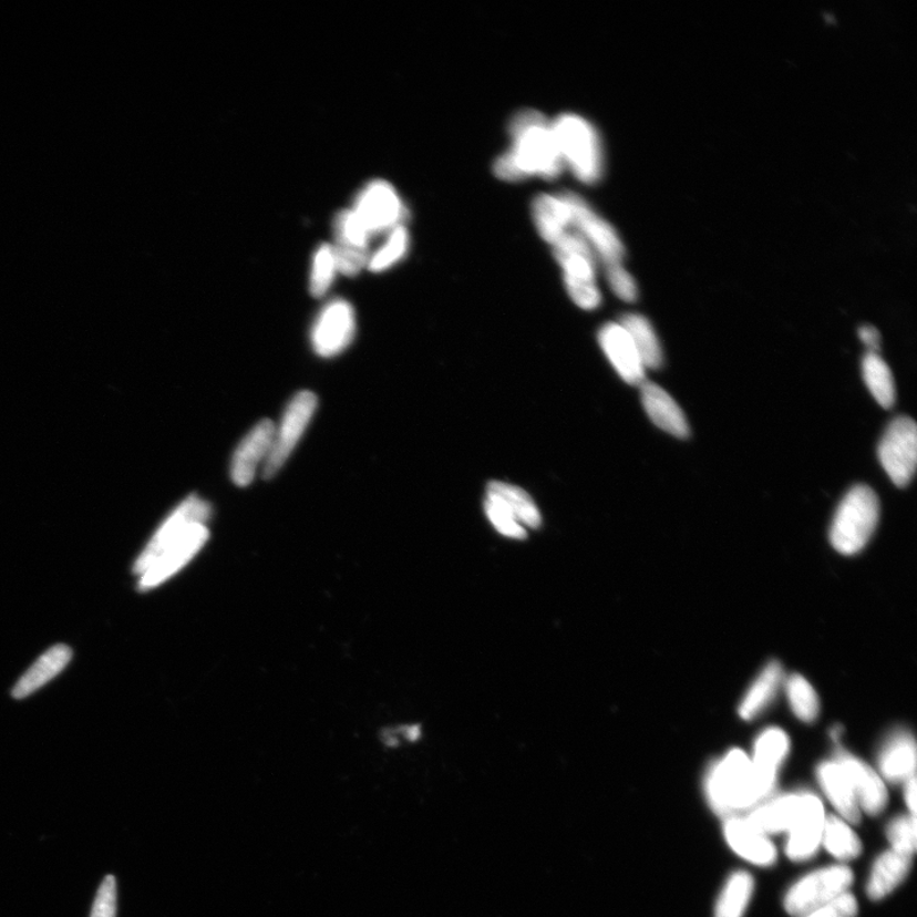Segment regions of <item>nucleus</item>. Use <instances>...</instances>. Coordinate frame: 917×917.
Returning <instances> with one entry per match:
<instances>
[{
	"mask_svg": "<svg viewBox=\"0 0 917 917\" xmlns=\"http://www.w3.org/2000/svg\"><path fill=\"white\" fill-rule=\"evenodd\" d=\"M209 516L210 506L197 496L184 499L169 515L135 560L142 591L156 588L198 554L209 537Z\"/></svg>",
	"mask_w": 917,
	"mask_h": 917,
	"instance_id": "obj_1",
	"label": "nucleus"
},
{
	"mask_svg": "<svg viewBox=\"0 0 917 917\" xmlns=\"http://www.w3.org/2000/svg\"><path fill=\"white\" fill-rule=\"evenodd\" d=\"M509 147L494 163L501 182L516 184L539 177L554 182L564 174L552 121L537 110L526 109L509 119Z\"/></svg>",
	"mask_w": 917,
	"mask_h": 917,
	"instance_id": "obj_2",
	"label": "nucleus"
},
{
	"mask_svg": "<svg viewBox=\"0 0 917 917\" xmlns=\"http://www.w3.org/2000/svg\"><path fill=\"white\" fill-rule=\"evenodd\" d=\"M552 127L565 169L584 185L600 183L606 152L596 125L579 114L564 113L552 121Z\"/></svg>",
	"mask_w": 917,
	"mask_h": 917,
	"instance_id": "obj_3",
	"label": "nucleus"
},
{
	"mask_svg": "<svg viewBox=\"0 0 917 917\" xmlns=\"http://www.w3.org/2000/svg\"><path fill=\"white\" fill-rule=\"evenodd\" d=\"M707 794L712 810L721 817L754 808L764 797L749 755L730 751L713 764L707 777Z\"/></svg>",
	"mask_w": 917,
	"mask_h": 917,
	"instance_id": "obj_4",
	"label": "nucleus"
},
{
	"mask_svg": "<svg viewBox=\"0 0 917 917\" xmlns=\"http://www.w3.org/2000/svg\"><path fill=\"white\" fill-rule=\"evenodd\" d=\"M879 499L870 487L857 484L841 501L830 530L831 545L852 556L868 545L879 522Z\"/></svg>",
	"mask_w": 917,
	"mask_h": 917,
	"instance_id": "obj_5",
	"label": "nucleus"
},
{
	"mask_svg": "<svg viewBox=\"0 0 917 917\" xmlns=\"http://www.w3.org/2000/svg\"><path fill=\"white\" fill-rule=\"evenodd\" d=\"M549 246L563 269L568 296L580 309L596 310L601 302L597 280L599 261L588 243L571 228Z\"/></svg>",
	"mask_w": 917,
	"mask_h": 917,
	"instance_id": "obj_6",
	"label": "nucleus"
},
{
	"mask_svg": "<svg viewBox=\"0 0 917 917\" xmlns=\"http://www.w3.org/2000/svg\"><path fill=\"white\" fill-rule=\"evenodd\" d=\"M565 195L571 209L573 228L588 243L602 267L622 266L626 249L617 229L579 194L565 192Z\"/></svg>",
	"mask_w": 917,
	"mask_h": 917,
	"instance_id": "obj_7",
	"label": "nucleus"
},
{
	"mask_svg": "<svg viewBox=\"0 0 917 917\" xmlns=\"http://www.w3.org/2000/svg\"><path fill=\"white\" fill-rule=\"evenodd\" d=\"M853 883V872L845 865H834L804 877L787 892L785 908L790 915L805 916L846 894Z\"/></svg>",
	"mask_w": 917,
	"mask_h": 917,
	"instance_id": "obj_8",
	"label": "nucleus"
},
{
	"mask_svg": "<svg viewBox=\"0 0 917 917\" xmlns=\"http://www.w3.org/2000/svg\"><path fill=\"white\" fill-rule=\"evenodd\" d=\"M352 209L371 237L387 235L395 227L405 225L408 217L401 195L385 181L364 185Z\"/></svg>",
	"mask_w": 917,
	"mask_h": 917,
	"instance_id": "obj_9",
	"label": "nucleus"
},
{
	"mask_svg": "<svg viewBox=\"0 0 917 917\" xmlns=\"http://www.w3.org/2000/svg\"><path fill=\"white\" fill-rule=\"evenodd\" d=\"M879 462L897 487L914 478L917 464V427L913 419L901 415L889 423L878 447Z\"/></svg>",
	"mask_w": 917,
	"mask_h": 917,
	"instance_id": "obj_10",
	"label": "nucleus"
},
{
	"mask_svg": "<svg viewBox=\"0 0 917 917\" xmlns=\"http://www.w3.org/2000/svg\"><path fill=\"white\" fill-rule=\"evenodd\" d=\"M317 406L318 398L310 392L297 394L288 404L282 421L276 429L274 445L262 465V477L270 480L282 468L308 429Z\"/></svg>",
	"mask_w": 917,
	"mask_h": 917,
	"instance_id": "obj_11",
	"label": "nucleus"
},
{
	"mask_svg": "<svg viewBox=\"0 0 917 917\" xmlns=\"http://www.w3.org/2000/svg\"><path fill=\"white\" fill-rule=\"evenodd\" d=\"M356 336V316L352 305L333 300L326 305L311 330L313 351L320 357L338 356L347 350Z\"/></svg>",
	"mask_w": 917,
	"mask_h": 917,
	"instance_id": "obj_12",
	"label": "nucleus"
},
{
	"mask_svg": "<svg viewBox=\"0 0 917 917\" xmlns=\"http://www.w3.org/2000/svg\"><path fill=\"white\" fill-rule=\"evenodd\" d=\"M336 255L339 274L348 277L360 275L368 268L372 237L352 208L339 212L334 219Z\"/></svg>",
	"mask_w": 917,
	"mask_h": 917,
	"instance_id": "obj_13",
	"label": "nucleus"
},
{
	"mask_svg": "<svg viewBox=\"0 0 917 917\" xmlns=\"http://www.w3.org/2000/svg\"><path fill=\"white\" fill-rule=\"evenodd\" d=\"M599 344L618 375L630 385L640 387L647 379V369L637 353L630 336L619 322H608L598 334Z\"/></svg>",
	"mask_w": 917,
	"mask_h": 917,
	"instance_id": "obj_14",
	"label": "nucleus"
},
{
	"mask_svg": "<svg viewBox=\"0 0 917 917\" xmlns=\"http://www.w3.org/2000/svg\"><path fill=\"white\" fill-rule=\"evenodd\" d=\"M275 432V423L262 420L237 446L231 463V478L237 486L246 487L253 482L259 465L267 461Z\"/></svg>",
	"mask_w": 917,
	"mask_h": 917,
	"instance_id": "obj_15",
	"label": "nucleus"
},
{
	"mask_svg": "<svg viewBox=\"0 0 917 917\" xmlns=\"http://www.w3.org/2000/svg\"><path fill=\"white\" fill-rule=\"evenodd\" d=\"M825 820V808L822 802L817 796L808 793L800 817L789 830L786 854L790 859L804 862L817 853L822 844Z\"/></svg>",
	"mask_w": 917,
	"mask_h": 917,
	"instance_id": "obj_16",
	"label": "nucleus"
},
{
	"mask_svg": "<svg viewBox=\"0 0 917 917\" xmlns=\"http://www.w3.org/2000/svg\"><path fill=\"white\" fill-rule=\"evenodd\" d=\"M851 781L861 808L870 815H878L885 811L888 793L885 783L868 764L844 751H838L836 759Z\"/></svg>",
	"mask_w": 917,
	"mask_h": 917,
	"instance_id": "obj_17",
	"label": "nucleus"
},
{
	"mask_svg": "<svg viewBox=\"0 0 917 917\" xmlns=\"http://www.w3.org/2000/svg\"><path fill=\"white\" fill-rule=\"evenodd\" d=\"M640 394L645 412L660 430L678 439L690 437V424L682 408L678 405L672 395H669L656 382L648 380L640 385Z\"/></svg>",
	"mask_w": 917,
	"mask_h": 917,
	"instance_id": "obj_18",
	"label": "nucleus"
},
{
	"mask_svg": "<svg viewBox=\"0 0 917 917\" xmlns=\"http://www.w3.org/2000/svg\"><path fill=\"white\" fill-rule=\"evenodd\" d=\"M789 738L783 730L770 728L754 744L753 770L764 797L774 792L777 770L789 753Z\"/></svg>",
	"mask_w": 917,
	"mask_h": 917,
	"instance_id": "obj_19",
	"label": "nucleus"
},
{
	"mask_svg": "<svg viewBox=\"0 0 917 917\" xmlns=\"http://www.w3.org/2000/svg\"><path fill=\"white\" fill-rule=\"evenodd\" d=\"M806 795L808 793L789 794L764 802L755 806L745 821L766 836L789 832L804 808Z\"/></svg>",
	"mask_w": 917,
	"mask_h": 917,
	"instance_id": "obj_20",
	"label": "nucleus"
},
{
	"mask_svg": "<svg viewBox=\"0 0 917 917\" xmlns=\"http://www.w3.org/2000/svg\"><path fill=\"white\" fill-rule=\"evenodd\" d=\"M532 219L538 235L548 245L573 228L571 209L565 193H543L532 202Z\"/></svg>",
	"mask_w": 917,
	"mask_h": 917,
	"instance_id": "obj_21",
	"label": "nucleus"
},
{
	"mask_svg": "<svg viewBox=\"0 0 917 917\" xmlns=\"http://www.w3.org/2000/svg\"><path fill=\"white\" fill-rule=\"evenodd\" d=\"M725 837L730 847L743 859L755 865L770 866L776 862V848L766 835L742 818H729Z\"/></svg>",
	"mask_w": 917,
	"mask_h": 917,
	"instance_id": "obj_22",
	"label": "nucleus"
},
{
	"mask_svg": "<svg viewBox=\"0 0 917 917\" xmlns=\"http://www.w3.org/2000/svg\"><path fill=\"white\" fill-rule=\"evenodd\" d=\"M818 780L841 817L851 823H859L861 806L841 764L836 760L822 763L818 767Z\"/></svg>",
	"mask_w": 917,
	"mask_h": 917,
	"instance_id": "obj_23",
	"label": "nucleus"
},
{
	"mask_svg": "<svg viewBox=\"0 0 917 917\" xmlns=\"http://www.w3.org/2000/svg\"><path fill=\"white\" fill-rule=\"evenodd\" d=\"M879 769L890 783L915 776L916 744L910 733L897 732L888 739L879 755Z\"/></svg>",
	"mask_w": 917,
	"mask_h": 917,
	"instance_id": "obj_24",
	"label": "nucleus"
},
{
	"mask_svg": "<svg viewBox=\"0 0 917 917\" xmlns=\"http://www.w3.org/2000/svg\"><path fill=\"white\" fill-rule=\"evenodd\" d=\"M71 659L72 650L65 645H56V647L48 650L17 682L12 692L13 698L22 700L35 693L39 688L61 673Z\"/></svg>",
	"mask_w": 917,
	"mask_h": 917,
	"instance_id": "obj_25",
	"label": "nucleus"
},
{
	"mask_svg": "<svg viewBox=\"0 0 917 917\" xmlns=\"http://www.w3.org/2000/svg\"><path fill=\"white\" fill-rule=\"evenodd\" d=\"M913 857L892 851L880 855L873 866L868 883V895L872 899H882L890 894L911 869Z\"/></svg>",
	"mask_w": 917,
	"mask_h": 917,
	"instance_id": "obj_26",
	"label": "nucleus"
},
{
	"mask_svg": "<svg viewBox=\"0 0 917 917\" xmlns=\"http://www.w3.org/2000/svg\"><path fill=\"white\" fill-rule=\"evenodd\" d=\"M781 682H783V668L777 661H771L744 696L739 707V715L744 720L758 718L776 698Z\"/></svg>",
	"mask_w": 917,
	"mask_h": 917,
	"instance_id": "obj_27",
	"label": "nucleus"
},
{
	"mask_svg": "<svg viewBox=\"0 0 917 917\" xmlns=\"http://www.w3.org/2000/svg\"><path fill=\"white\" fill-rule=\"evenodd\" d=\"M487 495L496 497L499 503L515 516L525 529H538L542 525L539 508L523 488L505 482H491Z\"/></svg>",
	"mask_w": 917,
	"mask_h": 917,
	"instance_id": "obj_28",
	"label": "nucleus"
},
{
	"mask_svg": "<svg viewBox=\"0 0 917 917\" xmlns=\"http://www.w3.org/2000/svg\"><path fill=\"white\" fill-rule=\"evenodd\" d=\"M639 353L645 369L657 370L662 363L661 346L650 321L640 313H626L619 321Z\"/></svg>",
	"mask_w": 917,
	"mask_h": 917,
	"instance_id": "obj_29",
	"label": "nucleus"
},
{
	"mask_svg": "<svg viewBox=\"0 0 917 917\" xmlns=\"http://www.w3.org/2000/svg\"><path fill=\"white\" fill-rule=\"evenodd\" d=\"M863 378L869 392L886 410L896 402V387L894 375L879 353H866L862 363Z\"/></svg>",
	"mask_w": 917,
	"mask_h": 917,
	"instance_id": "obj_30",
	"label": "nucleus"
},
{
	"mask_svg": "<svg viewBox=\"0 0 917 917\" xmlns=\"http://www.w3.org/2000/svg\"><path fill=\"white\" fill-rule=\"evenodd\" d=\"M822 844L839 861H852L862 853V843L846 821L828 815L823 827Z\"/></svg>",
	"mask_w": 917,
	"mask_h": 917,
	"instance_id": "obj_31",
	"label": "nucleus"
},
{
	"mask_svg": "<svg viewBox=\"0 0 917 917\" xmlns=\"http://www.w3.org/2000/svg\"><path fill=\"white\" fill-rule=\"evenodd\" d=\"M754 889L751 874L738 872L729 878L721 892L715 917H743Z\"/></svg>",
	"mask_w": 917,
	"mask_h": 917,
	"instance_id": "obj_32",
	"label": "nucleus"
},
{
	"mask_svg": "<svg viewBox=\"0 0 917 917\" xmlns=\"http://www.w3.org/2000/svg\"><path fill=\"white\" fill-rule=\"evenodd\" d=\"M380 248L370 255L368 268L373 274H381L402 261L410 250L411 236L405 225L392 229Z\"/></svg>",
	"mask_w": 917,
	"mask_h": 917,
	"instance_id": "obj_33",
	"label": "nucleus"
},
{
	"mask_svg": "<svg viewBox=\"0 0 917 917\" xmlns=\"http://www.w3.org/2000/svg\"><path fill=\"white\" fill-rule=\"evenodd\" d=\"M786 692L790 707H792L796 718H800L804 723H812L817 719L820 713L818 694L804 677L800 674L790 677L786 683Z\"/></svg>",
	"mask_w": 917,
	"mask_h": 917,
	"instance_id": "obj_34",
	"label": "nucleus"
},
{
	"mask_svg": "<svg viewBox=\"0 0 917 917\" xmlns=\"http://www.w3.org/2000/svg\"><path fill=\"white\" fill-rule=\"evenodd\" d=\"M337 274L338 267L333 246L330 244L320 245L312 258L310 274L311 295L313 297L324 296L331 285H333Z\"/></svg>",
	"mask_w": 917,
	"mask_h": 917,
	"instance_id": "obj_35",
	"label": "nucleus"
},
{
	"mask_svg": "<svg viewBox=\"0 0 917 917\" xmlns=\"http://www.w3.org/2000/svg\"><path fill=\"white\" fill-rule=\"evenodd\" d=\"M484 513H486L488 521L494 528L504 537L523 540L528 537V532L524 526L515 519V516L508 512L503 503L491 495L484 499Z\"/></svg>",
	"mask_w": 917,
	"mask_h": 917,
	"instance_id": "obj_36",
	"label": "nucleus"
},
{
	"mask_svg": "<svg viewBox=\"0 0 917 917\" xmlns=\"http://www.w3.org/2000/svg\"><path fill=\"white\" fill-rule=\"evenodd\" d=\"M887 835L894 851L914 856L917 844L916 815H904L889 823Z\"/></svg>",
	"mask_w": 917,
	"mask_h": 917,
	"instance_id": "obj_37",
	"label": "nucleus"
},
{
	"mask_svg": "<svg viewBox=\"0 0 917 917\" xmlns=\"http://www.w3.org/2000/svg\"><path fill=\"white\" fill-rule=\"evenodd\" d=\"M610 290L626 302H635L639 297V288L630 271L624 265L605 269Z\"/></svg>",
	"mask_w": 917,
	"mask_h": 917,
	"instance_id": "obj_38",
	"label": "nucleus"
},
{
	"mask_svg": "<svg viewBox=\"0 0 917 917\" xmlns=\"http://www.w3.org/2000/svg\"><path fill=\"white\" fill-rule=\"evenodd\" d=\"M116 880L114 876H106L97 890L95 903H93L91 917H115L116 916Z\"/></svg>",
	"mask_w": 917,
	"mask_h": 917,
	"instance_id": "obj_39",
	"label": "nucleus"
},
{
	"mask_svg": "<svg viewBox=\"0 0 917 917\" xmlns=\"http://www.w3.org/2000/svg\"><path fill=\"white\" fill-rule=\"evenodd\" d=\"M857 903L853 895L844 894L825 906L817 908L804 917H855Z\"/></svg>",
	"mask_w": 917,
	"mask_h": 917,
	"instance_id": "obj_40",
	"label": "nucleus"
},
{
	"mask_svg": "<svg viewBox=\"0 0 917 917\" xmlns=\"http://www.w3.org/2000/svg\"><path fill=\"white\" fill-rule=\"evenodd\" d=\"M861 341L868 348V353H878L880 347V334L877 328L863 326L859 331Z\"/></svg>",
	"mask_w": 917,
	"mask_h": 917,
	"instance_id": "obj_41",
	"label": "nucleus"
},
{
	"mask_svg": "<svg viewBox=\"0 0 917 917\" xmlns=\"http://www.w3.org/2000/svg\"><path fill=\"white\" fill-rule=\"evenodd\" d=\"M905 801L908 810L916 815V779L915 776L905 781Z\"/></svg>",
	"mask_w": 917,
	"mask_h": 917,
	"instance_id": "obj_42",
	"label": "nucleus"
},
{
	"mask_svg": "<svg viewBox=\"0 0 917 917\" xmlns=\"http://www.w3.org/2000/svg\"><path fill=\"white\" fill-rule=\"evenodd\" d=\"M841 734H843V728L836 727L832 729L831 735L835 739L836 742H838V738L841 736Z\"/></svg>",
	"mask_w": 917,
	"mask_h": 917,
	"instance_id": "obj_43",
	"label": "nucleus"
}]
</instances>
